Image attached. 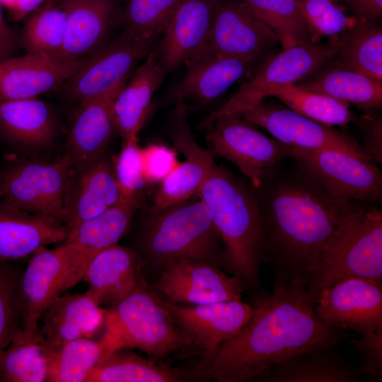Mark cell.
<instances>
[{"label": "cell", "instance_id": "cell-4", "mask_svg": "<svg viewBox=\"0 0 382 382\" xmlns=\"http://www.w3.org/2000/svg\"><path fill=\"white\" fill-rule=\"evenodd\" d=\"M352 277L382 281V212L356 202L324 243L308 284L313 299L323 289Z\"/></svg>", "mask_w": 382, "mask_h": 382}, {"label": "cell", "instance_id": "cell-14", "mask_svg": "<svg viewBox=\"0 0 382 382\" xmlns=\"http://www.w3.org/2000/svg\"><path fill=\"white\" fill-rule=\"evenodd\" d=\"M154 286L168 303L193 305L241 299L245 289L220 265L202 260H184L166 267Z\"/></svg>", "mask_w": 382, "mask_h": 382}, {"label": "cell", "instance_id": "cell-11", "mask_svg": "<svg viewBox=\"0 0 382 382\" xmlns=\"http://www.w3.org/2000/svg\"><path fill=\"white\" fill-rule=\"evenodd\" d=\"M157 37L124 32L103 45L65 83L66 95L79 103L102 95L127 79L130 71L151 51Z\"/></svg>", "mask_w": 382, "mask_h": 382}, {"label": "cell", "instance_id": "cell-15", "mask_svg": "<svg viewBox=\"0 0 382 382\" xmlns=\"http://www.w3.org/2000/svg\"><path fill=\"white\" fill-rule=\"evenodd\" d=\"M162 301L191 347L201 352L202 367L242 329L252 313V306L241 299L191 306Z\"/></svg>", "mask_w": 382, "mask_h": 382}, {"label": "cell", "instance_id": "cell-49", "mask_svg": "<svg viewBox=\"0 0 382 382\" xmlns=\"http://www.w3.org/2000/svg\"><path fill=\"white\" fill-rule=\"evenodd\" d=\"M15 36L4 22L0 8V47L8 57H10L15 47Z\"/></svg>", "mask_w": 382, "mask_h": 382}, {"label": "cell", "instance_id": "cell-16", "mask_svg": "<svg viewBox=\"0 0 382 382\" xmlns=\"http://www.w3.org/2000/svg\"><path fill=\"white\" fill-rule=\"evenodd\" d=\"M278 42L276 34L241 3L219 0L209 37L199 52L257 61Z\"/></svg>", "mask_w": 382, "mask_h": 382}, {"label": "cell", "instance_id": "cell-48", "mask_svg": "<svg viewBox=\"0 0 382 382\" xmlns=\"http://www.w3.org/2000/svg\"><path fill=\"white\" fill-rule=\"evenodd\" d=\"M46 0H17L16 6L11 11L15 21H21L31 14Z\"/></svg>", "mask_w": 382, "mask_h": 382}, {"label": "cell", "instance_id": "cell-1", "mask_svg": "<svg viewBox=\"0 0 382 382\" xmlns=\"http://www.w3.org/2000/svg\"><path fill=\"white\" fill-rule=\"evenodd\" d=\"M346 336L316 314L308 286L274 282L258 296L248 323L202 367L217 382H243L296 355L334 349Z\"/></svg>", "mask_w": 382, "mask_h": 382}, {"label": "cell", "instance_id": "cell-31", "mask_svg": "<svg viewBox=\"0 0 382 382\" xmlns=\"http://www.w3.org/2000/svg\"><path fill=\"white\" fill-rule=\"evenodd\" d=\"M53 354L39 327L23 328L0 353V382H47Z\"/></svg>", "mask_w": 382, "mask_h": 382}, {"label": "cell", "instance_id": "cell-52", "mask_svg": "<svg viewBox=\"0 0 382 382\" xmlns=\"http://www.w3.org/2000/svg\"><path fill=\"white\" fill-rule=\"evenodd\" d=\"M343 1H345L347 2V0H343Z\"/></svg>", "mask_w": 382, "mask_h": 382}, {"label": "cell", "instance_id": "cell-20", "mask_svg": "<svg viewBox=\"0 0 382 382\" xmlns=\"http://www.w3.org/2000/svg\"><path fill=\"white\" fill-rule=\"evenodd\" d=\"M126 81L125 79L109 91L79 103L72 115L64 157L71 168L98 158L109 143L115 131L112 103Z\"/></svg>", "mask_w": 382, "mask_h": 382}, {"label": "cell", "instance_id": "cell-25", "mask_svg": "<svg viewBox=\"0 0 382 382\" xmlns=\"http://www.w3.org/2000/svg\"><path fill=\"white\" fill-rule=\"evenodd\" d=\"M141 259L133 250L118 245L96 254L89 262L83 279L86 293L100 306H114L127 297L140 279Z\"/></svg>", "mask_w": 382, "mask_h": 382}, {"label": "cell", "instance_id": "cell-33", "mask_svg": "<svg viewBox=\"0 0 382 382\" xmlns=\"http://www.w3.org/2000/svg\"><path fill=\"white\" fill-rule=\"evenodd\" d=\"M296 85L337 100L352 103L362 110L370 111L382 107V81L340 66L322 67Z\"/></svg>", "mask_w": 382, "mask_h": 382}, {"label": "cell", "instance_id": "cell-32", "mask_svg": "<svg viewBox=\"0 0 382 382\" xmlns=\"http://www.w3.org/2000/svg\"><path fill=\"white\" fill-rule=\"evenodd\" d=\"M0 130L17 144L37 147L52 141L55 124L49 106L37 98L0 100Z\"/></svg>", "mask_w": 382, "mask_h": 382}, {"label": "cell", "instance_id": "cell-22", "mask_svg": "<svg viewBox=\"0 0 382 382\" xmlns=\"http://www.w3.org/2000/svg\"><path fill=\"white\" fill-rule=\"evenodd\" d=\"M219 0H183L163 31L161 64L167 73L197 54L209 35Z\"/></svg>", "mask_w": 382, "mask_h": 382}, {"label": "cell", "instance_id": "cell-40", "mask_svg": "<svg viewBox=\"0 0 382 382\" xmlns=\"http://www.w3.org/2000/svg\"><path fill=\"white\" fill-rule=\"evenodd\" d=\"M23 271L13 261L0 260V353L23 329Z\"/></svg>", "mask_w": 382, "mask_h": 382}, {"label": "cell", "instance_id": "cell-37", "mask_svg": "<svg viewBox=\"0 0 382 382\" xmlns=\"http://www.w3.org/2000/svg\"><path fill=\"white\" fill-rule=\"evenodd\" d=\"M67 14L59 0H46L30 14L20 42L28 52L59 56L65 42Z\"/></svg>", "mask_w": 382, "mask_h": 382}, {"label": "cell", "instance_id": "cell-6", "mask_svg": "<svg viewBox=\"0 0 382 382\" xmlns=\"http://www.w3.org/2000/svg\"><path fill=\"white\" fill-rule=\"evenodd\" d=\"M104 326L119 348L137 349L156 357L191 347L162 299L146 286L141 277L127 297L105 309Z\"/></svg>", "mask_w": 382, "mask_h": 382}, {"label": "cell", "instance_id": "cell-44", "mask_svg": "<svg viewBox=\"0 0 382 382\" xmlns=\"http://www.w3.org/2000/svg\"><path fill=\"white\" fill-rule=\"evenodd\" d=\"M351 342L361 361L358 368L360 376H366L370 381H381L382 328Z\"/></svg>", "mask_w": 382, "mask_h": 382}, {"label": "cell", "instance_id": "cell-23", "mask_svg": "<svg viewBox=\"0 0 382 382\" xmlns=\"http://www.w3.org/2000/svg\"><path fill=\"white\" fill-rule=\"evenodd\" d=\"M105 321V309L86 292L59 295L48 304L40 317L38 327L55 352L70 341L93 337Z\"/></svg>", "mask_w": 382, "mask_h": 382}, {"label": "cell", "instance_id": "cell-8", "mask_svg": "<svg viewBox=\"0 0 382 382\" xmlns=\"http://www.w3.org/2000/svg\"><path fill=\"white\" fill-rule=\"evenodd\" d=\"M290 154L296 166L339 199L345 202H381V172L369 157L332 149L290 147Z\"/></svg>", "mask_w": 382, "mask_h": 382}, {"label": "cell", "instance_id": "cell-13", "mask_svg": "<svg viewBox=\"0 0 382 382\" xmlns=\"http://www.w3.org/2000/svg\"><path fill=\"white\" fill-rule=\"evenodd\" d=\"M240 115L252 125L265 129L275 139L290 147L339 149L368 156L350 135L282 105L263 100Z\"/></svg>", "mask_w": 382, "mask_h": 382}, {"label": "cell", "instance_id": "cell-3", "mask_svg": "<svg viewBox=\"0 0 382 382\" xmlns=\"http://www.w3.org/2000/svg\"><path fill=\"white\" fill-rule=\"evenodd\" d=\"M196 196L209 210L220 237L221 267L245 288L255 289L260 267L267 262L265 224L255 190L214 163Z\"/></svg>", "mask_w": 382, "mask_h": 382}, {"label": "cell", "instance_id": "cell-12", "mask_svg": "<svg viewBox=\"0 0 382 382\" xmlns=\"http://www.w3.org/2000/svg\"><path fill=\"white\" fill-rule=\"evenodd\" d=\"M320 320L337 330H352L361 335L382 328V284L352 277L321 290L314 299Z\"/></svg>", "mask_w": 382, "mask_h": 382}, {"label": "cell", "instance_id": "cell-18", "mask_svg": "<svg viewBox=\"0 0 382 382\" xmlns=\"http://www.w3.org/2000/svg\"><path fill=\"white\" fill-rule=\"evenodd\" d=\"M138 202L136 196L120 195L115 204L69 231L64 241L71 251L69 287L83 279L89 262L96 254L117 245L131 225Z\"/></svg>", "mask_w": 382, "mask_h": 382}, {"label": "cell", "instance_id": "cell-21", "mask_svg": "<svg viewBox=\"0 0 382 382\" xmlns=\"http://www.w3.org/2000/svg\"><path fill=\"white\" fill-rule=\"evenodd\" d=\"M71 250L64 243L53 249L35 251L22 277L23 328H38L39 319L48 304L67 287Z\"/></svg>", "mask_w": 382, "mask_h": 382}, {"label": "cell", "instance_id": "cell-42", "mask_svg": "<svg viewBox=\"0 0 382 382\" xmlns=\"http://www.w3.org/2000/svg\"><path fill=\"white\" fill-rule=\"evenodd\" d=\"M183 0H128L125 31L137 36L158 37Z\"/></svg>", "mask_w": 382, "mask_h": 382}, {"label": "cell", "instance_id": "cell-45", "mask_svg": "<svg viewBox=\"0 0 382 382\" xmlns=\"http://www.w3.org/2000/svg\"><path fill=\"white\" fill-rule=\"evenodd\" d=\"M175 151L160 144L142 149V167L146 183L161 182L178 166Z\"/></svg>", "mask_w": 382, "mask_h": 382}, {"label": "cell", "instance_id": "cell-51", "mask_svg": "<svg viewBox=\"0 0 382 382\" xmlns=\"http://www.w3.org/2000/svg\"><path fill=\"white\" fill-rule=\"evenodd\" d=\"M6 58H8V57L4 53V52L2 50V49L0 47V61Z\"/></svg>", "mask_w": 382, "mask_h": 382}, {"label": "cell", "instance_id": "cell-19", "mask_svg": "<svg viewBox=\"0 0 382 382\" xmlns=\"http://www.w3.org/2000/svg\"><path fill=\"white\" fill-rule=\"evenodd\" d=\"M86 59L69 61L55 55L28 52L0 61V100L37 98L64 84Z\"/></svg>", "mask_w": 382, "mask_h": 382}, {"label": "cell", "instance_id": "cell-38", "mask_svg": "<svg viewBox=\"0 0 382 382\" xmlns=\"http://www.w3.org/2000/svg\"><path fill=\"white\" fill-rule=\"evenodd\" d=\"M241 4L276 34L283 49L311 42L299 0H242Z\"/></svg>", "mask_w": 382, "mask_h": 382}, {"label": "cell", "instance_id": "cell-5", "mask_svg": "<svg viewBox=\"0 0 382 382\" xmlns=\"http://www.w3.org/2000/svg\"><path fill=\"white\" fill-rule=\"evenodd\" d=\"M140 245L147 259L162 269L184 260L222 264L220 237L199 199L153 211L144 227Z\"/></svg>", "mask_w": 382, "mask_h": 382}, {"label": "cell", "instance_id": "cell-50", "mask_svg": "<svg viewBox=\"0 0 382 382\" xmlns=\"http://www.w3.org/2000/svg\"><path fill=\"white\" fill-rule=\"evenodd\" d=\"M16 1L17 0H0V4H2L11 11H12L16 6Z\"/></svg>", "mask_w": 382, "mask_h": 382}, {"label": "cell", "instance_id": "cell-27", "mask_svg": "<svg viewBox=\"0 0 382 382\" xmlns=\"http://www.w3.org/2000/svg\"><path fill=\"white\" fill-rule=\"evenodd\" d=\"M166 74L158 54L151 51L116 96L112 113L122 146L137 141L149 115L152 97Z\"/></svg>", "mask_w": 382, "mask_h": 382}, {"label": "cell", "instance_id": "cell-41", "mask_svg": "<svg viewBox=\"0 0 382 382\" xmlns=\"http://www.w3.org/2000/svg\"><path fill=\"white\" fill-rule=\"evenodd\" d=\"M299 7L311 42L340 36L361 19L349 16L334 0H299Z\"/></svg>", "mask_w": 382, "mask_h": 382}, {"label": "cell", "instance_id": "cell-2", "mask_svg": "<svg viewBox=\"0 0 382 382\" xmlns=\"http://www.w3.org/2000/svg\"><path fill=\"white\" fill-rule=\"evenodd\" d=\"M255 190L274 282L308 286L324 243L356 202L335 197L298 166L275 168Z\"/></svg>", "mask_w": 382, "mask_h": 382}, {"label": "cell", "instance_id": "cell-26", "mask_svg": "<svg viewBox=\"0 0 382 382\" xmlns=\"http://www.w3.org/2000/svg\"><path fill=\"white\" fill-rule=\"evenodd\" d=\"M0 204V260L15 261L64 242L69 228L61 221Z\"/></svg>", "mask_w": 382, "mask_h": 382}, {"label": "cell", "instance_id": "cell-17", "mask_svg": "<svg viewBox=\"0 0 382 382\" xmlns=\"http://www.w3.org/2000/svg\"><path fill=\"white\" fill-rule=\"evenodd\" d=\"M175 146L185 156L161 182L154 199L153 211L187 201L197 195L214 164L211 149L201 147L194 139L187 120L184 102L178 100L173 120Z\"/></svg>", "mask_w": 382, "mask_h": 382}, {"label": "cell", "instance_id": "cell-7", "mask_svg": "<svg viewBox=\"0 0 382 382\" xmlns=\"http://www.w3.org/2000/svg\"><path fill=\"white\" fill-rule=\"evenodd\" d=\"M340 45L339 36L325 43L307 42L284 48L267 58L221 108L200 122V127L219 117L240 114L262 101L274 87L306 80L336 57Z\"/></svg>", "mask_w": 382, "mask_h": 382}, {"label": "cell", "instance_id": "cell-9", "mask_svg": "<svg viewBox=\"0 0 382 382\" xmlns=\"http://www.w3.org/2000/svg\"><path fill=\"white\" fill-rule=\"evenodd\" d=\"M204 127L213 154L233 163L255 189L282 158L291 157L290 146L266 136L240 114L219 117Z\"/></svg>", "mask_w": 382, "mask_h": 382}, {"label": "cell", "instance_id": "cell-43", "mask_svg": "<svg viewBox=\"0 0 382 382\" xmlns=\"http://www.w3.org/2000/svg\"><path fill=\"white\" fill-rule=\"evenodd\" d=\"M113 170L120 195L136 196L146 183L142 167V149L137 141L122 146L113 163Z\"/></svg>", "mask_w": 382, "mask_h": 382}, {"label": "cell", "instance_id": "cell-30", "mask_svg": "<svg viewBox=\"0 0 382 382\" xmlns=\"http://www.w3.org/2000/svg\"><path fill=\"white\" fill-rule=\"evenodd\" d=\"M333 349L303 353L289 358L258 375L265 382H355L360 374Z\"/></svg>", "mask_w": 382, "mask_h": 382}, {"label": "cell", "instance_id": "cell-47", "mask_svg": "<svg viewBox=\"0 0 382 382\" xmlns=\"http://www.w3.org/2000/svg\"><path fill=\"white\" fill-rule=\"evenodd\" d=\"M361 20L378 17L382 13V0H347Z\"/></svg>", "mask_w": 382, "mask_h": 382}, {"label": "cell", "instance_id": "cell-24", "mask_svg": "<svg viewBox=\"0 0 382 382\" xmlns=\"http://www.w3.org/2000/svg\"><path fill=\"white\" fill-rule=\"evenodd\" d=\"M78 168L77 177L69 178L64 197V222L70 231L115 204L120 197L113 166L108 160L98 158Z\"/></svg>", "mask_w": 382, "mask_h": 382}, {"label": "cell", "instance_id": "cell-46", "mask_svg": "<svg viewBox=\"0 0 382 382\" xmlns=\"http://www.w3.org/2000/svg\"><path fill=\"white\" fill-rule=\"evenodd\" d=\"M358 124L364 132L363 151L375 163H382L381 118L371 115H363Z\"/></svg>", "mask_w": 382, "mask_h": 382}, {"label": "cell", "instance_id": "cell-10", "mask_svg": "<svg viewBox=\"0 0 382 382\" xmlns=\"http://www.w3.org/2000/svg\"><path fill=\"white\" fill-rule=\"evenodd\" d=\"M71 171L64 158L52 163L24 161L12 164L0 175L1 202L64 224V197Z\"/></svg>", "mask_w": 382, "mask_h": 382}, {"label": "cell", "instance_id": "cell-34", "mask_svg": "<svg viewBox=\"0 0 382 382\" xmlns=\"http://www.w3.org/2000/svg\"><path fill=\"white\" fill-rule=\"evenodd\" d=\"M188 377L180 369L120 347L100 361L86 382H175L186 381Z\"/></svg>", "mask_w": 382, "mask_h": 382}, {"label": "cell", "instance_id": "cell-36", "mask_svg": "<svg viewBox=\"0 0 382 382\" xmlns=\"http://www.w3.org/2000/svg\"><path fill=\"white\" fill-rule=\"evenodd\" d=\"M335 65L382 81L381 28L361 20L340 36Z\"/></svg>", "mask_w": 382, "mask_h": 382}, {"label": "cell", "instance_id": "cell-39", "mask_svg": "<svg viewBox=\"0 0 382 382\" xmlns=\"http://www.w3.org/2000/svg\"><path fill=\"white\" fill-rule=\"evenodd\" d=\"M269 96L297 113L325 125L344 127L354 119L349 103L303 89L296 84L274 87L268 91Z\"/></svg>", "mask_w": 382, "mask_h": 382}, {"label": "cell", "instance_id": "cell-35", "mask_svg": "<svg viewBox=\"0 0 382 382\" xmlns=\"http://www.w3.org/2000/svg\"><path fill=\"white\" fill-rule=\"evenodd\" d=\"M117 348L105 332L97 340L83 337L70 341L54 352L47 382H86L100 361Z\"/></svg>", "mask_w": 382, "mask_h": 382}, {"label": "cell", "instance_id": "cell-28", "mask_svg": "<svg viewBox=\"0 0 382 382\" xmlns=\"http://www.w3.org/2000/svg\"><path fill=\"white\" fill-rule=\"evenodd\" d=\"M256 62L199 52L185 62L186 71L175 92L178 100H213L248 73Z\"/></svg>", "mask_w": 382, "mask_h": 382}, {"label": "cell", "instance_id": "cell-29", "mask_svg": "<svg viewBox=\"0 0 382 382\" xmlns=\"http://www.w3.org/2000/svg\"><path fill=\"white\" fill-rule=\"evenodd\" d=\"M67 14L66 39L59 57L86 59L104 45L111 25L113 0H59Z\"/></svg>", "mask_w": 382, "mask_h": 382}]
</instances>
